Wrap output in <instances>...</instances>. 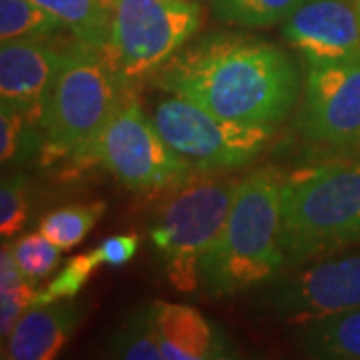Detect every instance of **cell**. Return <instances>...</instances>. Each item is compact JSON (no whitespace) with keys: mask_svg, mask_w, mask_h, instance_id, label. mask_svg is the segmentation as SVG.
<instances>
[{"mask_svg":"<svg viewBox=\"0 0 360 360\" xmlns=\"http://www.w3.org/2000/svg\"><path fill=\"white\" fill-rule=\"evenodd\" d=\"M156 84L212 115L272 127L295 106L298 72L290 56L272 42L208 34L182 46L158 70Z\"/></svg>","mask_w":360,"mask_h":360,"instance_id":"obj_1","label":"cell"},{"mask_svg":"<svg viewBox=\"0 0 360 360\" xmlns=\"http://www.w3.org/2000/svg\"><path fill=\"white\" fill-rule=\"evenodd\" d=\"M283 184L276 168H260L238 182L226 222L200 260V281L212 296L270 283L284 266Z\"/></svg>","mask_w":360,"mask_h":360,"instance_id":"obj_2","label":"cell"},{"mask_svg":"<svg viewBox=\"0 0 360 360\" xmlns=\"http://www.w3.org/2000/svg\"><path fill=\"white\" fill-rule=\"evenodd\" d=\"M281 229L290 266L360 245V162H322L284 176Z\"/></svg>","mask_w":360,"mask_h":360,"instance_id":"obj_3","label":"cell"},{"mask_svg":"<svg viewBox=\"0 0 360 360\" xmlns=\"http://www.w3.org/2000/svg\"><path fill=\"white\" fill-rule=\"evenodd\" d=\"M122 78L103 51L78 42L66 49L44 104L40 158L90 162V153L122 96Z\"/></svg>","mask_w":360,"mask_h":360,"instance_id":"obj_4","label":"cell"},{"mask_svg":"<svg viewBox=\"0 0 360 360\" xmlns=\"http://www.w3.org/2000/svg\"><path fill=\"white\" fill-rule=\"evenodd\" d=\"M236 186L232 179H188L160 208L150 240L174 290L194 292L202 283L200 260L226 222Z\"/></svg>","mask_w":360,"mask_h":360,"instance_id":"obj_5","label":"cell"},{"mask_svg":"<svg viewBox=\"0 0 360 360\" xmlns=\"http://www.w3.org/2000/svg\"><path fill=\"white\" fill-rule=\"evenodd\" d=\"M112 32L104 56L124 82L158 72L202 26L191 0H108Z\"/></svg>","mask_w":360,"mask_h":360,"instance_id":"obj_6","label":"cell"},{"mask_svg":"<svg viewBox=\"0 0 360 360\" xmlns=\"http://www.w3.org/2000/svg\"><path fill=\"white\" fill-rule=\"evenodd\" d=\"M90 160H101L130 191L179 188L193 174V165L168 146L141 104L127 96L104 124Z\"/></svg>","mask_w":360,"mask_h":360,"instance_id":"obj_7","label":"cell"},{"mask_svg":"<svg viewBox=\"0 0 360 360\" xmlns=\"http://www.w3.org/2000/svg\"><path fill=\"white\" fill-rule=\"evenodd\" d=\"M153 122L172 150L202 170L245 167L272 139L269 124L229 120L174 94L156 106Z\"/></svg>","mask_w":360,"mask_h":360,"instance_id":"obj_8","label":"cell"},{"mask_svg":"<svg viewBox=\"0 0 360 360\" xmlns=\"http://www.w3.org/2000/svg\"><path fill=\"white\" fill-rule=\"evenodd\" d=\"M266 304L276 319L295 324L360 309V255L321 260L274 281Z\"/></svg>","mask_w":360,"mask_h":360,"instance_id":"obj_9","label":"cell"},{"mask_svg":"<svg viewBox=\"0 0 360 360\" xmlns=\"http://www.w3.org/2000/svg\"><path fill=\"white\" fill-rule=\"evenodd\" d=\"M298 127L312 142L360 144V58L309 65Z\"/></svg>","mask_w":360,"mask_h":360,"instance_id":"obj_10","label":"cell"},{"mask_svg":"<svg viewBox=\"0 0 360 360\" xmlns=\"http://www.w3.org/2000/svg\"><path fill=\"white\" fill-rule=\"evenodd\" d=\"M286 40L309 65H336L360 58L356 0H307L288 16Z\"/></svg>","mask_w":360,"mask_h":360,"instance_id":"obj_11","label":"cell"},{"mask_svg":"<svg viewBox=\"0 0 360 360\" xmlns=\"http://www.w3.org/2000/svg\"><path fill=\"white\" fill-rule=\"evenodd\" d=\"M66 51H56L42 40L2 42L0 96L2 104L25 110L42 124L44 104Z\"/></svg>","mask_w":360,"mask_h":360,"instance_id":"obj_12","label":"cell"},{"mask_svg":"<svg viewBox=\"0 0 360 360\" xmlns=\"http://www.w3.org/2000/svg\"><path fill=\"white\" fill-rule=\"evenodd\" d=\"M78 322L72 300L32 304L2 342V359L51 360L58 356Z\"/></svg>","mask_w":360,"mask_h":360,"instance_id":"obj_13","label":"cell"},{"mask_svg":"<svg viewBox=\"0 0 360 360\" xmlns=\"http://www.w3.org/2000/svg\"><path fill=\"white\" fill-rule=\"evenodd\" d=\"M155 321L165 360L229 359L226 340L193 307L156 300Z\"/></svg>","mask_w":360,"mask_h":360,"instance_id":"obj_14","label":"cell"},{"mask_svg":"<svg viewBox=\"0 0 360 360\" xmlns=\"http://www.w3.org/2000/svg\"><path fill=\"white\" fill-rule=\"evenodd\" d=\"M298 345L312 359L360 360V309L309 322Z\"/></svg>","mask_w":360,"mask_h":360,"instance_id":"obj_15","label":"cell"},{"mask_svg":"<svg viewBox=\"0 0 360 360\" xmlns=\"http://www.w3.org/2000/svg\"><path fill=\"white\" fill-rule=\"evenodd\" d=\"M51 11L78 42L106 51L112 32V11L108 0H34Z\"/></svg>","mask_w":360,"mask_h":360,"instance_id":"obj_16","label":"cell"},{"mask_svg":"<svg viewBox=\"0 0 360 360\" xmlns=\"http://www.w3.org/2000/svg\"><path fill=\"white\" fill-rule=\"evenodd\" d=\"M65 25L34 0H0V39L42 40Z\"/></svg>","mask_w":360,"mask_h":360,"instance_id":"obj_17","label":"cell"},{"mask_svg":"<svg viewBox=\"0 0 360 360\" xmlns=\"http://www.w3.org/2000/svg\"><path fill=\"white\" fill-rule=\"evenodd\" d=\"M108 354L124 360H160V340L156 330L155 307L134 310L110 338Z\"/></svg>","mask_w":360,"mask_h":360,"instance_id":"obj_18","label":"cell"},{"mask_svg":"<svg viewBox=\"0 0 360 360\" xmlns=\"http://www.w3.org/2000/svg\"><path fill=\"white\" fill-rule=\"evenodd\" d=\"M44 146V129L39 118L25 110L11 108L2 104L0 112V160L8 162H26L30 156L42 153Z\"/></svg>","mask_w":360,"mask_h":360,"instance_id":"obj_19","label":"cell"},{"mask_svg":"<svg viewBox=\"0 0 360 360\" xmlns=\"http://www.w3.org/2000/svg\"><path fill=\"white\" fill-rule=\"evenodd\" d=\"M104 210H106L104 202L65 206L40 220L39 231L63 250H70L72 246L84 240V236L101 220Z\"/></svg>","mask_w":360,"mask_h":360,"instance_id":"obj_20","label":"cell"},{"mask_svg":"<svg viewBox=\"0 0 360 360\" xmlns=\"http://www.w3.org/2000/svg\"><path fill=\"white\" fill-rule=\"evenodd\" d=\"M307 0H212L220 20L246 28H262L288 20Z\"/></svg>","mask_w":360,"mask_h":360,"instance_id":"obj_21","label":"cell"},{"mask_svg":"<svg viewBox=\"0 0 360 360\" xmlns=\"http://www.w3.org/2000/svg\"><path fill=\"white\" fill-rule=\"evenodd\" d=\"M16 262L26 276L34 283L40 278H46L52 270L58 266L63 248L49 240L42 232H30L18 238L11 245Z\"/></svg>","mask_w":360,"mask_h":360,"instance_id":"obj_22","label":"cell"},{"mask_svg":"<svg viewBox=\"0 0 360 360\" xmlns=\"http://www.w3.org/2000/svg\"><path fill=\"white\" fill-rule=\"evenodd\" d=\"M96 269H98V264L90 252L72 257L46 288L37 290L32 304H49V302H56V300H75L78 292L82 290L84 283L90 278V274Z\"/></svg>","mask_w":360,"mask_h":360,"instance_id":"obj_23","label":"cell"},{"mask_svg":"<svg viewBox=\"0 0 360 360\" xmlns=\"http://www.w3.org/2000/svg\"><path fill=\"white\" fill-rule=\"evenodd\" d=\"M26 180L22 174L4 176L0 184V234L4 240L25 229Z\"/></svg>","mask_w":360,"mask_h":360,"instance_id":"obj_24","label":"cell"},{"mask_svg":"<svg viewBox=\"0 0 360 360\" xmlns=\"http://www.w3.org/2000/svg\"><path fill=\"white\" fill-rule=\"evenodd\" d=\"M37 288L32 281L18 284L13 288H0V336L2 342L11 336L14 326L22 319L26 310L32 307Z\"/></svg>","mask_w":360,"mask_h":360,"instance_id":"obj_25","label":"cell"},{"mask_svg":"<svg viewBox=\"0 0 360 360\" xmlns=\"http://www.w3.org/2000/svg\"><path fill=\"white\" fill-rule=\"evenodd\" d=\"M141 245V238L136 234H118V236H108L94 250H90L96 264H106V266H122L130 258L136 255Z\"/></svg>","mask_w":360,"mask_h":360,"instance_id":"obj_26","label":"cell"},{"mask_svg":"<svg viewBox=\"0 0 360 360\" xmlns=\"http://www.w3.org/2000/svg\"><path fill=\"white\" fill-rule=\"evenodd\" d=\"M28 281L30 278L16 262L11 245L2 246V250H0V288H13L18 284L28 283Z\"/></svg>","mask_w":360,"mask_h":360,"instance_id":"obj_27","label":"cell"},{"mask_svg":"<svg viewBox=\"0 0 360 360\" xmlns=\"http://www.w3.org/2000/svg\"><path fill=\"white\" fill-rule=\"evenodd\" d=\"M356 11H359V16H360V0H356Z\"/></svg>","mask_w":360,"mask_h":360,"instance_id":"obj_28","label":"cell"}]
</instances>
